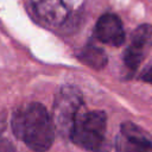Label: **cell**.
Returning a JSON list of instances; mask_svg holds the SVG:
<instances>
[{
	"instance_id": "1",
	"label": "cell",
	"mask_w": 152,
	"mask_h": 152,
	"mask_svg": "<svg viewBox=\"0 0 152 152\" xmlns=\"http://www.w3.org/2000/svg\"><path fill=\"white\" fill-rule=\"evenodd\" d=\"M14 135L33 152H46L55 140V125L46 108L32 102L18 108L12 116Z\"/></svg>"
},
{
	"instance_id": "2",
	"label": "cell",
	"mask_w": 152,
	"mask_h": 152,
	"mask_svg": "<svg viewBox=\"0 0 152 152\" xmlns=\"http://www.w3.org/2000/svg\"><path fill=\"white\" fill-rule=\"evenodd\" d=\"M106 127V113L102 110H89L77 115L69 139L83 150L101 152L104 145Z\"/></svg>"
},
{
	"instance_id": "3",
	"label": "cell",
	"mask_w": 152,
	"mask_h": 152,
	"mask_svg": "<svg viewBox=\"0 0 152 152\" xmlns=\"http://www.w3.org/2000/svg\"><path fill=\"white\" fill-rule=\"evenodd\" d=\"M82 106L83 97L76 87L64 86L58 90L53 102L52 121L61 137L70 138L74 124Z\"/></svg>"
},
{
	"instance_id": "4",
	"label": "cell",
	"mask_w": 152,
	"mask_h": 152,
	"mask_svg": "<svg viewBox=\"0 0 152 152\" xmlns=\"http://www.w3.org/2000/svg\"><path fill=\"white\" fill-rule=\"evenodd\" d=\"M152 48V25L142 24L139 25L131 37V43L124 52L125 66L134 72L145 56Z\"/></svg>"
},
{
	"instance_id": "5",
	"label": "cell",
	"mask_w": 152,
	"mask_h": 152,
	"mask_svg": "<svg viewBox=\"0 0 152 152\" xmlns=\"http://www.w3.org/2000/svg\"><path fill=\"white\" fill-rule=\"evenodd\" d=\"M115 150L116 152H152V138L138 125L126 121L121 124Z\"/></svg>"
},
{
	"instance_id": "6",
	"label": "cell",
	"mask_w": 152,
	"mask_h": 152,
	"mask_svg": "<svg viewBox=\"0 0 152 152\" xmlns=\"http://www.w3.org/2000/svg\"><path fill=\"white\" fill-rule=\"evenodd\" d=\"M39 19L51 26H59L68 19L70 8L65 0H31Z\"/></svg>"
},
{
	"instance_id": "7",
	"label": "cell",
	"mask_w": 152,
	"mask_h": 152,
	"mask_svg": "<svg viewBox=\"0 0 152 152\" xmlns=\"http://www.w3.org/2000/svg\"><path fill=\"white\" fill-rule=\"evenodd\" d=\"M95 36L104 44L120 46L125 40V31L119 17L113 13L101 15L95 25Z\"/></svg>"
},
{
	"instance_id": "8",
	"label": "cell",
	"mask_w": 152,
	"mask_h": 152,
	"mask_svg": "<svg viewBox=\"0 0 152 152\" xmlns=\"http://www.w3.org/2000/svg\"><path fill=\"white\" fill-rule=\"evenodd\" d=\"M77 58L86 65L93 68V69H102L106 66L107 64V55L106 52L94 45V44H88L86 45L78 53H77Z\"/></svg>"
},
{
	"instance_id": "9",
	"label": "cell",
	"mask_w": 152,
	"mask_h": 152,
	"mask_svg": "<svg viewBox=\"0 0 152 152\" xmlns=\"http://www.w3.org/2000/svg\"><path fill=\"white\" fill-rule=\"evenodd\" d=\"M140 80H142L146 83L152 84V62L142 70V72L140 75Z\"/></svg>"
},
{
	"instance_id": "10",
	"label": "cell",
	"mask_w": 152,
	"mask_h": 152,
	"mask_svg": "<svg viewBox=\"0 0 152 152\" xmlns=\"http://www.w3.org/2000/svg\"><path fill=\"white\" fill-rule=\"evenodd\" d=\"M0 152H15V150L10 141L2 140L0 141Z\"/></svg>"
}]
</instances>
